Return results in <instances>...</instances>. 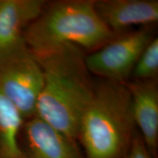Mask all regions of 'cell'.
Instances as JSON below:
<instances>
[{
    "mask_svg": "<svg viewBox=\"0 0 158 158\" xmlns=\"http://www.w3.org/2000/svg\"><path fill=\"white\" fill-rule=\"evenodd\" d=\"M131 98L135 126L149 150L155 154L158 141V86L157 79L126 83Z\"/></svg>",
    "mask_w": 158,
    "mask_h": 158,
    "instance_id": "8",
    "label": "cell"
},
{
    "mask_svg": "<svg viewBox=\"0 0 158 158\" xmlns=\"http://www.w3.org/2000/svg\"><path fill=\"white\" fill-rule=\"evenodd\" d=\"M124 158H153L140 134L133 135Z\"/></svg>",
    "mask_w": 158,
    "mask_h": 158,
    "instance_id": "12",
    "label": "cell"
},
{
    "mask_svg": "<svg viewBox=\"0 0 158 158\" xmlns=\"http://www.w3.org/2000/svg\"><path fill=\"white\" fill-rule=\"evenodd\" d=\"M46 4L43 0H0V52L23 38Z\"/></svg>",
    "mask_w": 158,
    "mask_h": 158,
    "instance_id": "9",
    "label": "cell"
},
{
    "mask_svg": "<svg viewBox=\"0 0 158 158\" xmlns=\"http://www.w3.org/2000/svg\"><path fill=\"white\" fill-rule=\"evenodd\" d=\"M21 133L23 143L18 158H79L74 141L37 116L25 120Z\"/></svg>",
    "mask_w": 158,
    "mask_h": 158,
    "instance_id": "6",
    "label": "cell"
},
{
    "mask_svg": "<svg viewBox=\"0 0 158 158\" xmlns=\"http://www.w3.org/2000/svg\"><path fill=\"white\" fill-rule=\"evenodd\" d=\"M158 75V39L154 37L138 58L131 76L133 81L157 79Z\"/></svg>",
    "mask_w": 158,
    "mask_h": 158,
    "instance_id": "11",
    "label": "cell"
},
{
    "mask_svg": "<svg viewBox=\"0 0 158 158\" xmlns=\"http://www.w3.org/2000/svg\"><path fill=\"white\" fill-rule=\"evenodd\" d=\"M116 36L100 19L94 1L65 0L47 3L23 39L33 55L40 56L66 45L97 50Z\"/></svg>",
    "mask_w": 158,
    "mask_h": 158,
    "instance_id": "3",
    "label": "cell"
},
{
    "mask_svg": "<svg viewBox=\"0 0 158 158\" xmlns=\"http://www.w3.org/2000/svg\"><path fill=\"white\" fill-rule=\"evenodd\" d=\"M153 38L149 28L116 35L100 48L85 56L87 70L102 80L126 83L138 58Z\"/></svg>",
    "mask_w": 158,
    "mask_h": 158,
    "instance_id": "5",
    "label": "cell"
},
{
    "mask_svg": "<svg viewBox=\"0 0 158 158\" xmlns=\"http://www.w3.org/2000/svg\"><path fill=\"white\" fill-rule=\"evenodd\" d=\"M135 126L126 83L102 80L94 86L77 138L87 158H122L129 149Z\"/></svg>",
    "mask_w": 158,
    "mask_h": 158,
    "instance_id": "2",
    "label": "cell"
},
{
    "mask_svg": "<svg viewBox=\"0 0 158 158\" xmlns=\"http://www.w3.org/2000/svg\"><path fill=\"white\" fill-rule=\"evenodd\" d=\"M24 118L0 93V158H18L19 135Z\"/></svg>",
    "mask_w": 158,
    "mask_h": 158,
    "instance_id": "10",
    "label": "cell"
},
{
    "mask_svg": "<svg viewBox=\"0 0 158 158\" xmlns=\"http://www.w3.org/2000/svg\"><path fill=\"white\" fill-rule=\"evenodd\" d=\"M43 85L42 68L23 38L0 52V93L24 120L35 116Z\"/></svg>",
    "mask_w": 158,
    "mask_h": 158,
    "instance_id": "4",
    "label": "cell"
},
{
    "mask_svg": "<svg viewBox=\"0 0 158 158\" xmlns=\"http://www.w3.org/2000/svg\"><path fill=\"white\" fill-rule=\"evenodd\" d=\"M98 15L115 35L133 26L157 22V0H100L94 1Z\"/></svg>",
    "mask_w": 158,
    "mask_h": 158,
    "instance_id": "7",
    "label": "cell"
},
{
    "mask_svg": "<svg viewBox=\"0 0 158 158\" xmlns=\"http://www.w3.org/2000/svg\"><path fill=\"white\" fill-rule=\"evenodd\" d=\"M35 57L43 73L35 116L75 141L95 86L86 68L83 49L66 45Z\"/></svg>",
    "mask_w": 158,
    "mask_h": 158,
    "instance_id": "1",
    "label": "cell"
}]
</instances>
